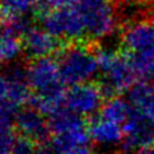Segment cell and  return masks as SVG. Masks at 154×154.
<instances>
[{
	"instance_id": "cell-1",
	"label": "cell",
	"mask_w": 154,
	"mask_h": 154,
	"mask_svg": "<svg viewBox=\"0 0 154 154\" xmlns=\"http://www.w3.org/2000/svg\"><path fill=\"white\" fill-rule=\"evenodd\" d=\"M98 66L102 74L100 87L104 98L117 97L119 93L130 91L139 78L125 52H119L109 47L94 48Z\"/></svg>"
},
{
	"instance_id": "cell-2",
	"label": "cell",
	"mask_w": 154,
	"mask_h": 154,
	"mask_svg": "<svg viewBox=\"0 0 154 154\" xmlns=\"http://www.w3.org/2000/svg\"><path fill=\"white\" fill-rule=\"evenodd\" d=\"M57 64L64 83L71 87L89 83L100 70L94 48L79 43L63 47Z\"/></svg>"
},
{
	"instance_id": "cell-3",
	"label": "cell",
	"mask_w": 154,
	"mask_h": 154,
	"mask_svg": "<svg viewBox=\"0 0 154 154\" xmlns=\"http://www.w3.org/2000/svg\"><path fill=\"white\" fill-rule=\"evenodd\" d=\"M41 20L43 29L59 40L79 41L87 35L83 15L78 5L42 10Z\"/></svg>"
},
{
	"instance_id": "cell-4",
	"label": "cell",
	"mask_w": 154,
	"mask_h": 154,
	"mask_svg": "<svg viewBox=\"0 0 154 154\" xmlns=\"http://www.w3.org/2000/svg\"><path fill=\"white\" fill-rule=\"evenodd\" d=\"M78 7L83 15L85 33L91 38L100 40L107 37L116 28L117 18L112 5L106 3L82 2Z\"/></svg>"
},
{
	"instance_id": "cell-5",
	"label": "cell",
	"mask_w": 154,
	"mask_h": 154,
	"mask_svg": "<svg viewBox=\"0 0 154 154\" xmlns=\"http://www.w3.org/2000/svg\"><path fill=\"white\" fill-rule=\"evenodd\" d=\"M124 140L121 149L125 153L136 152L140 148L154 144V117L133 108L124 124Z\"/></svg>"
},
{
	"instance_id": "cell-6",
	"label": "cell",
	"mask_w": 154,
	"mask_h": 154,
	"mask_svg": "<svg viewBox=\"0 0 154 154\" xmlns=\"http://www.w3.org/2000/svg\"><path fill=\"white\" fill-rule=\"evenodd\" d=\"M103 93L98 83L73 85L65 92L64 106L83 117H93L103 106Z\"/></svg>"
},
{
	"instance_id": "cell-7",
	"label": "cell",
	"mask_w": 154,
	"mask_h": 154,
	"mask_svg": "<svg viewBox=\"0 0 154 154\" xmlns=\"http://www.w3.org/2000/svg\"><path fill=\"white\" fill-rule=\"evenodd\" d=\"M126 52L154 56V19L133 22L122 33Z\"/></svg>"
},
{
	"instance_id": "cell-8",
	"label": "cell",
	"mask_w": 154,
	"mask_h": 154,
	"mask_svg": "<svg viewBox=\"0 0 154 154\" xmlns=\"http://www.w3.org/2000/svg\"><path fill=\"white\" fill-rule=\"evenodd\" d=\"M15 128L20 131V135L28 137L37 145L50 141L51 131L47 120L43 113L33 107H22L14 116Z\"/></svg>"
},
{
	"instance_id": "cell-9",
	"label": "cell",
	"mask_w": 154,
	"mask_h": 154,
	"mask_svg": "<svg viewBox=\"0 0 154 154\" xmlns=\"http://www.w3.org/2000/svg\"><path fill=\"white\" fill-rule=\"evenodd\" d=\"M23 48L26 54L32 59L50 57L52 54L61 51L60 40L54 37L45 29L31 28L29 32L23 37Z\"/></svg>"
},
{
	"instance_id": "cell-10",
	"label": "cell",
	"mask_w": 154,
	"mask_h": 154,
	"mask_svg": "<svg viewBox=\"0 0 154 154\" xmlns=\"http://www.w3.org/2000/svg\"><path fill=\"white\" fill-rule=\"evenodd\" d=\"M88 133L92 143L104 148L119 145L124 140V129L119 124L103 120L102 117H91L88 124Z\"/></svg>"
},
{
	"instance_id": "cell-11",
	"label": "cell",
	"mask_w": 154,
	"mask_h": 154,
	"mask_svg": "<svg viewBox=\"0 0 154 154\" xmlns=\"http://www.w3.org/2000/svg\"><path fill=\"white\" fill-rule=\"evenodd\" d=\"M47 122L54 136L88 128V124L85 122V119L83 116H79L78 113L73 112L65 106L57 108L51 115H48Z\"/></svg>"
},
{
	"instance_id": "cell-12",
	"label": "cell",
	"mask_w": 154,
	"mask_h": 154,
	"mask_svg": "<svg viewBox=\"0 0 154 154\" xmlns=\"http://www.w3.org/2000/svg\"><path fill=\"white\" fill-rule=\"evenodd\" d=\"M131 109H133V107H131L129 101L122 100L120 97H113L109 98L106 103H103L100 117L115 124L122 125L129 119Z\"/></svg>"
},
{
	"instance_id": "cell-13",
	"label": "cell",
	"mask_w": 154,
	"mask_h": 154,
	"mask_svg": "<svg viewBox=\"0 0 154 154\" xmlns=\"http://www.w3.org/2000/svg\"><path fill=\"white\" fill-rule=\"evenodd\" d=\"M22 43L19 38L8 33L5 29H0V65L10 64L19 56Z\"/></svg>"
},
{
	"instance_id": "cell-14",
	"label": "cell",
	"mask_w": 154,
	"mask_h": 154,
	"mask_svg": "<svg viewBox=\"0 0 154 154\" xmlns=\"http://www.w3.org/2000/svg\"><path fill=\"white\" fill-rule=\"evenodd\" d=\"M15 139L12 119L0 117V154H12Z\"/></svg>"
},
{
	"instance_id": "cell-15",
	"label": "cell",
	"mask_w": 154,
	"mask_h": 154,
	"mask_svg": "<svg viewBox=\"0 0 154 154\" xmlns=\"http://www.w3.org/2000/svg\"><path fill=\"white\" fill-rule=\"evenodd\" d=\"M37 0H0V9L9 18L20 17L33 8Z\"/></svg>"
},
{
	"instance_id": "cell-16",
	"label": "cell",
	"mask_w": 154,
	"mask_h": 154,
	"mask_svg": "<svg viewBox=\"0 0 154 154\" xmlns=\"http://www.w3.org/2000/svg\"><path fill=\"white\" fill-rule=\"evenodd\" d=\"M17 109L10 98L8 82L3 75H0V117L13 119L18 112Z\"/></svg>"
},
{
	"instance_id": "cell-17",
	"label": "cell",
	"mask_w": 154,
	"mask_h": 154,
	"mask_svg": "<svg viewBox=\"0 0 154 154\" xmlns=\"http://www.w3.org/2000/svg\"><path fill=\"white\" fill-rule=\"evenodd\" d=\"M36 149H37V145L35 141L20 135V136H17V139L14 141L12 154H36Z\"/></svg>"
},
{
	"instance_id": "cell-18",
	"label": "cell",
	"mask_w": 154,
	"mask_h": 154,
	"mask_svg": "<svg viewBox=\"0 0 154 154\" xmlns=\"http://www.w3.org/2000/svg\"><path fill=\"white\" fill-rule=\"evenodd\" d=\"M82 0H46L45 3V9H59V8H68V7H75Z\"/></svg>"
},
{
	"instance_id": "cell-19",
	"label": "cell",
	"mask_w": 154,
	"mask_h": 154,
	"mask_svg": "<svg viewBox=\"0 0 154 154\" xmlns=\"http://www.w3.org/2000/svg\"><path fill=\"white\" fill-rule=\"evenodd\" d=\"M134 154H154V146L150 145V146L140 148V149H137Z\"/></svg>"
},
{
	"instance_id": "cell-20",
	"label": "cell",
	"mask_w": 154,
	"mask_h": 154,
	"mask_svg": "<svg viewBox=\"0 0 154 154\" xmlns=\"http://www.w3.org/2000/svg\"><path fill=\"white\" fill-rule=\"evenodd\" d=\"M83 2V0H82ZM84 2H89V3H106L107 0H84Z\"/></svg>"
}]
</instances>
